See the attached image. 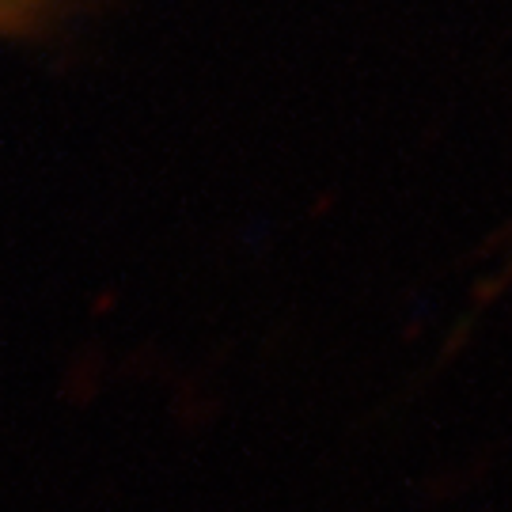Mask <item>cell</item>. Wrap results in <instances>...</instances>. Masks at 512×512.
<instances>
[{"mask_svg":"<svg viewBox=\"0 0 512 512\" xmlns=\"http://www.w3.org/2000/svg\"><path fill=\"white\" fill-rule=\"evenodd\" d=\"M69 12V0H0V38L50 35Z\"/></svg>","mask_w":512,"mask_h":512,"instance_id":"obj_1","label":"cell"}]
</instances>
